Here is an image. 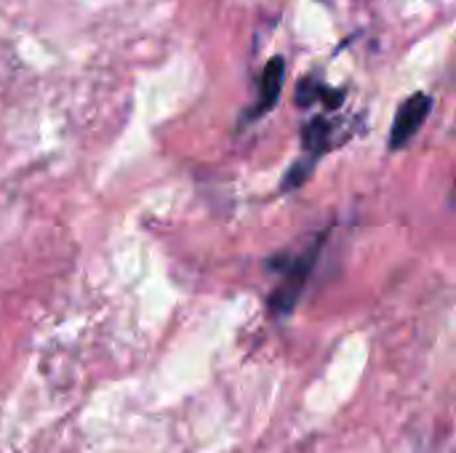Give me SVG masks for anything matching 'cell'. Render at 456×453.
<instances>
[{
    "instance_id": "6da1fadb",
    "label": "cell",
    "mask_w": 456,
    "mask_h": 453,
    "mask_svg": "<svg viewBox=\"0 0 456 453\" xmlns=\"http://www.w3.org/2000/svg\"><path fill=\"white\" fill-rule=\"evenodd\" d=\"M323 240L326 235H321L310 248H305L297 259H291L286 267H283V275H281V283L275 286V291L270 294L267 299V307L273 315H291V310L297 307V302L302 299L305 288H307V280L318 264V256H321V248H323Z\"/></svg>"
},
{
    "instance_id": "7a4b0ae2",
    "label": "cell",
    "mask_w": 456,
    "mask_h": 453,
    "mask_svg": "<svg viewBox=\"0 0 456 453\" xmlns=\"http://www.w3.org/2000/svg\"><path fill=\"white\" fill-rule=\"evenodd\" d=\"M433 109V99L428 93H411L409 99L401 101L398 112H395V120H393V128H390V142L387 147L393 152L403 150L417 133L419 128L425 125L428 115Z\"/></svg>"
},
{
    "instance_id": "3957f363",
    "label": "cell",
    "mask_w": 456,
    "mask_h": 453,
    "mask_svg": "<svg viewBox=\"0 0 456 453\" xmlns=\"http://www.w3.org/2000/svg\"><path fill=\"white\" fill-rule=\"evenodd\" d=\"M283 77H286V61L281 56L270 59L262 69V77H259V93H256V104L251 107L248 112V120H256L262 115H267L278 99H281V91H283Z\"/></svg>"
},
{
    "instance_id": "277c9868",
    "label": "cell",
    "mask_w": 456,
    "mask_h": 453,
    "mask_svg": "<svg viewBox=\"0 0 456 453\" xmlns=\"http://www.w3.org/2000/svg\"><path fill=\"white\" fill-rule=\"evenodd\" d=\"M331 128H334L331 120L323 117V115L313 117V120L305 125V131H302V144H305V158H307V160L318 163V158L329 152V147H331V133H334Z\"/></svg>"
},
{
    "instance_id": "5b68a950",
    "label": "cell",
    "mask_w": 456,
    "mask_h": 453,
    "mask_svg": "<svg viewBox=\"0 0 456 453\" xmlns=\"http://www.w3.org/2000/svg\"><path fill=\"white\" fill-rule=\"evenodd\" d=\"M326 101L329 107H339L342 104V91H331L329 85L318 83L315 77H305L297 88V104L299 107H310L313 101Z\"/></svg>"
}]
</instances>
